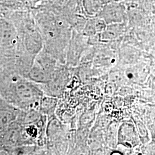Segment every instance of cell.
Returning a JSON list of instances; mask_svg holds the SVG:
<instances>
[{
    "label": "cell",
    "instance_id": "obj_1",
    "mask_svg": "<svg viewBox=\"0 0 155 155\" xmlns=\"http://www.w3.org/2000/svg\"><path fill=\"white\" fill-rule=\"evenodd\" d=\"M35 20L44 40V47L58 60L64 61L72 33L66 18L46 4L32 8Z\"/></svg>",
    "mask_w": 155,
    "mask_h": 155
},
{
    "label": "cell",
    "instance_id": "obj_2",
    "mask_svg": "<svg viewBox=\"0 0 155 155\" xmlns=\"http://www.w3.org/2000/svg\"><path fill=\"white\" fill-rule=\"evenodd\" d=\"M4 100L18 109L27 111L38 110L43 99V91L32 81L15 75L11 78L6 86H1Z\"/></svg>",
    "mask_w": 155,
    "mask_h": 155
},
{
    "label": "cell",
    "instance_id": "obj_3",
    "mask_svg": "<svg viewBox=\"0 0 155 155\" xmlns=\"http://www.w3.org/2000/svg\"><path fill=\"white\" fill-rule=\"evenodd\" d=\"M57 59L43 47L35 57L29 71V77L34 82L47 84L51 80L56 70Z\"/></svg>",
    "mask_w": 155,
    "mask_h": 155
},
{
    "label": "cell",
    "instance_id": "obj_4",
    "mask_svg": "<svg viewBox=\"0 0 155 155\" xmlns=\"http://www.w3.org/2000/svg\"><path fill=\"white\" fill-rule=\"evenodd\" d=\"M0 38L1 56L16 53L20 45L18 31L14 23L5 17L1 16Z\"/></svg>",
    "mask_w": 155,
    "mask_h": 155
},
{
    "label": "cell",
    "instance_id": "obj_5",
    "mask_svg": "<svg viewBox=\"0 0 155 155\" xmlns=\"http://www.w3.org/2000/svg\"><path fill=\"white\" fill-rule=\"evenodd\" d=\"M98 16L103 19L107 25L122 23L126 20L127 9L121 2L115 1L104 4Z\"/></svg>",
    "mask_w": 155,
    "mask_h": 155
},
{
    "label": "cell",
    "instance_id": "obj_6",
    "mask_svg": "<svg viewBox=\"0 0 155 155\" xmlns=\"http://www.w3.org/2000/svg\"><path fill=\"white\" fill-rule=\"evenodd\" d=\"M89 38L72 30V35L67 50L66 60L70 64H75L85 51Z\"/></svg>",
    "mask_w": 155,
    "mask_h": 155
},
{
    "label": "cell",
    "instance_id": "obj_7",
    "mask_svg": "<svg viewBox=\"0 0 155 155\" xmlns=\"http://www.w3.org/2000/svg\"><path fill=\"white\" fill-rule=\"evenodd\" d=\"M18 107L1 98V132L5 130L16 120L20 113Z\"/></svg>",
    "mask_w": 155,
    "mask_h": 155
},
{
    "label": "cell",
    "instance_id": "obj_8",
    "mask_svg": "<svg viewBox=\"0 0 155 155\" xmlns=\"http://www.w3.org/2000/svg\"><path fill=\"white\" fill-rule=\"evenodd\" d=\"M104 4L103 0H77V13L87 18L97 16Z\"/></svg>",
    "mask_w": 155,
    "mask_h": 155
},
{
    "label": "cell",
    "instance_id": "obj_9",
    "mask_svg": "<svg viewBox=\"0 0 155 155\" xmlns=\"http://www.w3.org/2000/svg\"><path fill=\"white\" fill-rule=\"evenodd\" d=\"M107 24L100 18L96 16L87 18L82 33L84 36L89 38L94 37L97 35L102 32L106 28Z\"/></svg>",
    "mask_w": 155,
    "mask_h": 155
},
{
    "label": "cell",
    "instance_id": "obj_10",
    "mask_svg": "<svg viewBox=\"0 0 155 155\" xmlns=\"http://www.w3.org/2000/svg\"><path fill=\"white\" fill-rule=\"evenodd\" d=\"M119 143L127 146L134 147L138 144V137L133 125L125 123L121 126L119 132Z\"/></svg>",
    "mask_w": 155,
    "mask_h": 155
},
{
    "label": "cell",
    "instance_id": "obj_11",
    "mask_svg": "<svg viewBox=\"0 0 155 155\" xmlns=\"http://www.w3.org/2000/svg\"><path fill=\"white\" fill-rule=\"evenodd\" d=\"M122 23H116L107 25L105 29L98 35L102 41L114 40L119 38L125 31V25Z\"/></svg>",
    "mask_w": 155,
    "mask_h": 155
},
{
    "label": "cell",
    "instance_id": "obj_12",
    "mask_svg": "<svg viewBox=\"0 0 155 155\" xmlns=\"http://www.w3.org/2000/svg\"><path fill=\"white\" fill-rule=\"evenodd\" d=\"M57 99L53 97H43L39 107V112L46 115H52L55 109Z\"/></svg>",
    "mask_w": 155,
    "mask_h": 155
},
{
    "label": "cell",
    "instance_id": "obj_13",
    "mask_svg": "<svg viewBox=\"0 0 155 155\" xmlns=\"http://www.w3.org/2000/svg\"><path fill=\"white\" fill-rule=\"evenodd\" d=\"M45 1V0H31V4L32 6V8L41 4Z\"/></svg>",
    "mask_w": 155,
    "mask_h": 155
}]
</instances>
